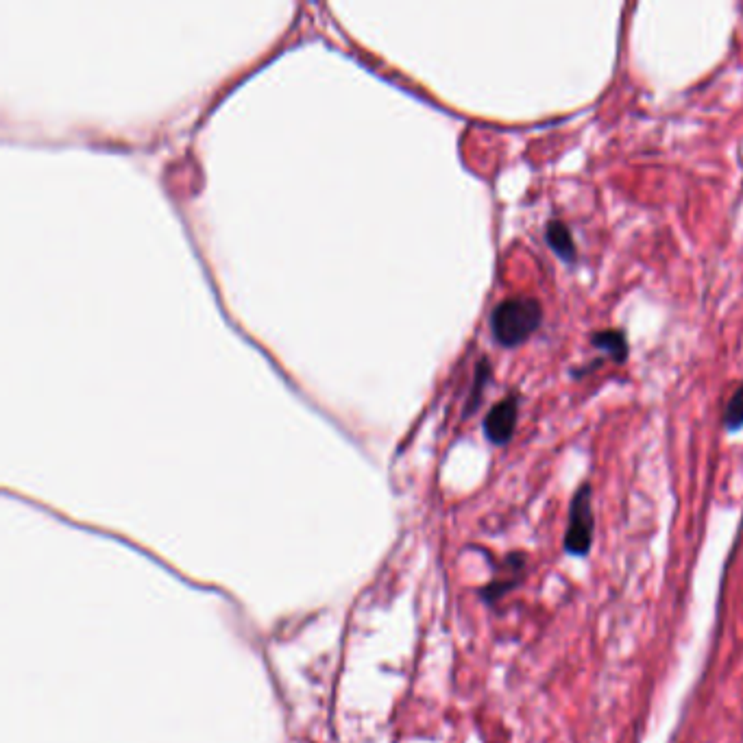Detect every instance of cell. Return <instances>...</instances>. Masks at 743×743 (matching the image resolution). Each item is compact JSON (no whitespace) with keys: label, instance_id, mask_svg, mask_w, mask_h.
<instances>
[{"label":"cell","instance_id":"1","mask_svg":"<svg viewBox=\"0 0 743 743\" xmlns=\"http://www.w3.org/2000/svg\"><path fill=\"white\" fill-rule=\"evenodd\" d=\"M543 323V306L534 297H510L491 314V332L502 347H519L534 336Z\"/></svg>","mask_w":743,"mask_h":743},{"label":"cell","instance_id":"2","mask_svg":"<svg viewBox=\"0 0 743 743\" xmlns=\"http://www.w3.org/2000/svg\"><path fill=\"white\" fill-rule=\"evenodd\" d=\"M593 502H591V484L584 482L569 504V523L565 530L563 547L569 556H587L593 545Z\"/></svg>","mask_w":743,"mask_h":743},{"label":"cell","instance_id":"3","mask_svg":"<svg viewBox=\"0 0 743 743\" xmlns=\"http://www.w3.org/2000/svg\"><path fill=\"white\" fill-rule=\"evenodd\" d=\"M519 417V399L508 395L493 406L484 419V434L493 445H506L515 434Z\"/></svg>","mask_w":743,"mask_h":743},{"label":"cell","instance_id":"4","mask_svg":"<svg viewBox=\"0 0 743 743\" xmlns=\"http://www.w3.org/2000/svg\"><path fill=\"white\" fill-rule=\"evenodd\" d=\"M545 240L560 260L565 264H574L578 260V249L571 229L563 221H550L545 225Z\"/></svg>","mask_w":743,"mask_h":743},{"label":"cell","instance_id":"5","mask_svg":"<svg viewBox=\"0 0 743 743\" xmlns=\"http://www.w3.org/2000/svg\"><path fill=\"white\" fill-rule=\"evenodd\" d=\"M591 345L595 349L604 351L608 358H613L615 362H626L628 358V338L621 330H604V332H595L591 336Z\"/></svg>","mask_w":743,"mask_h":743},{"label":"cell","instance_id":"6","mask_svg":"<svg viewBox=\"0 0 743 743\" xmlns=\"http://www.w3.org/2000/svg\"><path fill=\"white\" fill-rule=\"evenodd\" d=\"M724 425L728 432H737L743 428V384L730 397L724 410Z\"/></svg>","mask_w":743,"mask_h":743}]
</instances>
